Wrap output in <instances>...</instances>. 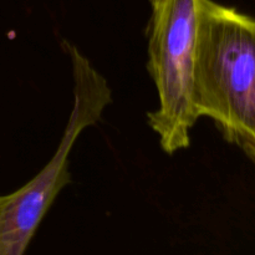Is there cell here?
<instances>
[{
    "label": "cell",
    "instance_id": "3957f363",
    "mask_svg": "<svg viewBox=\"0 0 255 255\" xmlns=\"http://www.w3.org/2000/svg\"><path fill=\"white\" fill-rule=\"evenodd\" d=\"M71 57L74 106L64 136L49 163L25 186L0 194V255H24L40 222L62 188L70 182L69 156L77 137L99 122L111 104L106 79L76 46L64 41Z\"/></svg>",
    "mask_w": 255,
    "mask_h": 255
},
{
    "label": "cell",
    "instance_id": "7a4b0ae2",
    "mask_svg": "<svg viewBox=\"0 0 255 255\" xmlns=\"http://www.w3.org/2000/svg\"><path fill=\"white\" fill-rule=\"evenodd\" d=\"M151 5L147 70L159 105L147 120L162 149L173 154L188 148L199 119L193 101L198 0H151Z\"/></svg>",
    "mask_w": 255,
    "mask_h": 255
},
{
    "label": "cell",
    "instance_id": "6da1fadb",
    "mask_svg": "<svg viewBox=\"0 0 255 255\" xmlns=\"http://www.w3.org/2000/svg\"><path fill=\"white\" fill-rule=\"evenodd\" d=\"M193 101L255 163V19L213 0L197 5Z\"/></svg>",
    "mask_w": 255,
    "mask_h": 255
}]
</instances>
